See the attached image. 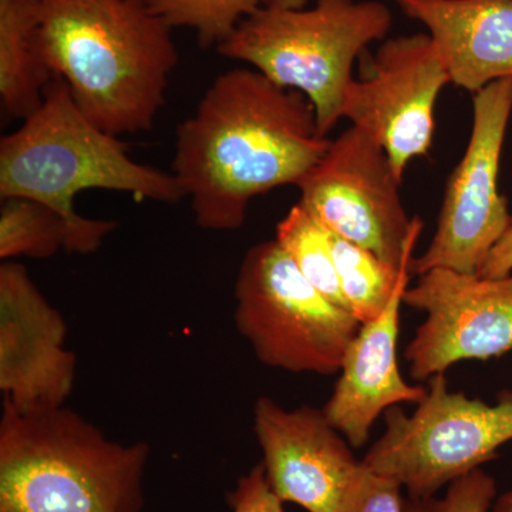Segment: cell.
<instances>
[{"mask_svg": "<svg viewBox=\"0 0 512 512\" xmlns=\"http://www.w3.org/2000/svg\"><path fill=\"white\" fill-rule=\"evenodd\" d=\"M86 190L167 204L185 197L173 174L134 161L127 144L87 119L67 83L53 76L42 106L0 141V198H30L82 222L74 200Z\"/></svg>", "mask_w": 512, "mask_h": 512, "instance_id": "cell-4", "label": "cell"}, {"mask_svg": "<svg viewBox=\"0 0 512 512\" xmlns=\"http://www.w3.org/2000/svg\"><path fill=\"white\" fill-rule=\"evenodd\" d=\"M512 274V220L510 227L507 228L503 238L497 242V245L485 259L483 268L477 275L484 278H504Z\"/></svg>", "mask_w": 512, "mask_h": 512, "instance_id": "cell-24", "label": "cell"}, {"mask_svg": "<svg viewBox=\"0 0 512 512\" xmlns=\"http://www.w3.org/2000/svg\"><path fill=\"white\" fill-rule=\"evenodd\" d=\"M512 114V77L473 97L467 150L447 181L429 248L412 261V274L447 268L478 274L510 227L508 201L498 188L501 154Z\"/></svg>", "mask_w": 512, "mask_h": 512, "instance_id": "cell-9", "label": "cell"}, {"mask_svg": "<svg viewBox=\"0 0 512 512\" xmlns=\"http://www.w3.org/2000/svg\"><path fill=\"white\" fill-rule=\"evenodd\" d=\"M231 512H285L284 501L266 478L264 463L252 467L228 493Z\"/></svg>", "mask_w": 512, "mask_h": 512, "instance_id": "cell-23", "label": "cell"}, {"mask_svg": "<svg viewBox=\"0 0 512 512\" xmlns=\"http://www.w3.org/2000/svg\"><path fill=\"white\" fill-rule=\"evenodd\" d=\"M234 322L265 366L333 376L360 322L328 301L276 242L249 248L234 288Z\"/></svg>", "mask_w": 512, "mask_h": 512, "instance_id": "cell-6", "label": "cell"}, {"mask_svg": "<svg viewBox=\"0 0 512 512\" xmlns=\"http://www.w3.org/2000/svg\"><path fill=\"white\" fill-rule=\"evenodd\" d=\"M497 498V483L483 468L471 471L447 485L443 497L404 500V512H490Z\"/></svg>", "mask_w": 512, "mask_h": 512, "instance_id": "cell-21", "label": "cell"}, {"mask_svg": "<svg viewBox=\"0 0 512 512\" xmlns=\"http://www.w3.org/2000/svg\"><path fill=\"white\" fill-rule=\"evenodd\" d=\"M412 262L404 266L392 301L382 315L360 323L343 356L339 379L323 407L326 419L353 448L365 446L380 414L400 403L419 404L427 389L403 379L397 360L400 309Z\"/></svg>", "mask_w": 512, "mask_h": 512, "instance_id": "cell-14", "label": "cell"}, {"mask_svg": "<svg viewBox=\"0 0 512 512\" xmlns=\"http://www.w3.org/2000/svg\"><path fill=\"white\" fill-rule=\"evenodd\" d=\"M392 28V12L376 0H318L312 9L261 6L217 46L271 82L308 97L322 136L343 119L353 64Z\"/></svg>", "mask_w": 512, "mask_h": 512, "instance_id": "cell-5", "label": "cell"}, {"mask_svg": "<svg viewBox=\"0 0 512 512\" xmlns=\"http://www.w3.org/2000/svg\"><path fill=\"white\" fill-rule=\"evenodd\" d=\"M423 23L450 83L476 94L512 77V0H396Z\"/></svg>", "mask_w": 512, "mask_h": 512, "instance_id": "cell-15", "label": "cell"}, {"mask_svg": "<svg viewBox=\"0 0 512 512\" xmlns=\"http://www.w3.org/2000/svg\"><path fill=\"white\" fill-rule=\"evenodd\" d=\"M171 28H190L201 47L218 46L239 23L261 8V0H146Z\"/></svg>", "mask_w": 512, "mask_h": 512, "instance_id": "cell-20", "label": "cell"}, {"mask_svg": "<svg viewBox=\"0 0 512 512\" xmlns=\"http://www.w3.org/2000/svg\"><path fill=\"white\" fill-rule=\"evenodd\" d=\"M403 487L360 464L342 512H404Z\"/></svg>", "mask_w": 512, "mask_h": 512, "instance_id": "cell-22", "label": "cell"}, {"mask_svg": "<svg viewBox=\"0 0 512 512\" xmlns=\"http://www.w3.org/2000/svg\"><path fill=\"white\" fill-rule=\"evenodd\" d=\"M450 83L446 64L430 35L417 33L386 40L353 79L343 99V119L375 138L403 183L414 158L429 156L434 110Z\"/></svg>", "mask_w": 512, "mask_h": 512, "instance_id": "cell-10", "label": "cell"}, {"mask_svg": "<svg viewBox=\"0 0 512 512\" xmlns=\"http://www.w3.org/2000/svg\"><path fill=\"white\" fill-rule=\"evenodd\" d=\"M262 5L272 8L301 9L305 8L308 0H261Z\"/></svg>", "mask_w": 512, "mask_h": 512, "instance_id": "cell-26", "label": "cell"}, {"mask_svg": "<svg viewBox=\"0 0 512 512\" xmlns=\"http://www.w3.org/2000/svg\"><path fill=\"white\" fill-rule=\"evenodd\" d=\"M490 512H512V490L505 491L500 497L495 498Z\"/></svg>", "mask_w": 512, "mask_h": 512, "instance_id": "cell-25", "label": "cell"}, {"mask_svg": "<svg viewBox=\"0 0 512 512\" xmlns=\"http://www.w3.org/2000/svg\"><path fill=\"white\" fill-rule=\"evenodd\" d=\"M175 136L173 175L207 231H237L252 200L298 185L332 143L305 94L255 69L218 76Z\"/></svg>", "mask_w": 512, "mask_h": 512, "instance_id": "cell-1", "label": "cell"}, {"mask_svg": "<svg viewBox=\"0 0 512 512\" xmlns=\"http://www.w3.org/2000/svg\"><path fill=\"white\" fill-rule=\"evenodd\" d=\"M150 454L69 407L19 412L3 399L0 512H144Z\"/></svg>", "mask_w": 512, "mask_h": 512, "instance_id": "cell-3", "label": "cell"}, {"mask_svg": "<svg viewBox=\"0 0 512 512\" xmlns=\"http://www.w3.org/2000/svg\"><path fill=\"white\" fill-rule=\"evenodd\" d=\"M276 242L291 256L299 272L328 301L350 312L343 296L328 231L302 204L293 205L276 227Z\"/></svg>", "mask_w": 512, "mask_h": 512, "instance_id": "cell-19", "label": "cell"}, {"mask_svg": "<svg viewBox=\"0 0 512 512\" xmlns=\"http://www.w3.org/2000/svg\"><path fill=\"white\" fill-rule=\"evenodd\" d=\"M404 305L426 313L406 349L410 375L424 382L461 360L512 350V274L484 278L434 268L404 292Z\"/></svg>", "mask_w": 512, "mask_h": 512, "instance_id": "cell-11", "label": "cell"}, {"mask_svg": "<svg viewBox=\"0 0 512 512\" xmlns=\"http://www.w3.org/2000/svg\"><path fill=\"white\" fill-rule=\"evenodd\" d=\"M254 431L266 478L284 503L308 512H342L362 460L323 410H288L262 396L254 406Z\"/></svg>", "mask_w": 512, "mask_h": 512, "instance_id": "cell-13", "label": "cell"}, {"mask_svg": "<svg viewBox=\"0 0 512 512\" xmlns=\"http://www.w3.org/2000/svg\"><path fill=\"white\" fill-rule=\"evenodd\" d=\"M326 231L338 269L340 288L350 312L360 323L376 319L392 301L404 266L413 261V256L396 268L373 252L339 237L329 229Z\"/></svg>", "mask_w": 512, "mask_h": 512, "instance_id": "cell-18", "label": "cell"}, {"mask_svg": "<svg viewBox=\"0 0 512 512\" xmlns=\"http://www.w3.org/2000/svg\"><path fill=\"white\" fill-rule=\"evenodd\" d=\"M67 325L25 266L0 265V390L19 412L63 407L76 383Z\"/></svg>", "mask_w": 512, "mask_h": 512, "instance_id": "cell-12", "label": "cell"}, {"mask_svg": "<svg viewBox=\"0 0 512 512\" xmlns=\"http://www.w3.org/2000/svg\"><path fill=\"white\" fill-rule=\"evenodd\" d=\"M117 222H72L55 208L30 198H3L0 207V259H46L64 251L87 255L99 251Z\"/></svg>", "mask_w": 512, "mask_h": 512, "instance_id": "cell-16", "label": "cell"}, {"mask_svg": "<svg viewBox=\"0 0 512 512\" xmlns=\"http://www.w3.org/2000/svg\"><path fill=\"white\" fill-rule=\"evenodd\" d=\"M400 185L384 148L350 126L296 187L299 204L320 225L400 268L423 229L407 214Z\"/></svg>", "mask_w": 512, "mask_h": 512, "instance_id": "cell-8", "label": "cell"}, {"mask_svg": "<svg viewBox=\"0 0 512 512\" xmlns=\"http://www.w3.org/2000/svg\"><path fill=\"white\" fill-rule=\"evenodd\" d=\"M171 29L146 0H37L40 59L111 136L156 123L178 63Z\"/></svg>", "mask_w": 512, "mask_h": 512, "instance_id": "cell-2", "label": "cell"}, {"mask_svg": "<svg viewBox=\"0 0 512 512\" xmlns=\"http://www.w3.org/2000/svg\"><path fill=\"white\" fill-rule=\"evenodd\" d=\"M37 0H0V99L9 119H28L53 74L36 47Z\"/></svg>", "mask_w": 512, "mask_h": 512, "instance_id": "cell-17", "label": "cell"}, {"mask_svg": "<svg viewBox=\"0 0 512 512\" xmlns=\"http://www.w3.org/2000/svg\"><path fill=\"white\" fill-rule=\"evenodd\" d=\"M386 431L362 463L393 478L407 497L426 498L497 457L512 440V389L487 404L450 392L444 373L429 380L413 414L399 406L384 412Z\"/></svg>", "mask_w": 512, "mask_h": 512, "instance_id": "cell-7", "label": "cell"}]
</instances>
